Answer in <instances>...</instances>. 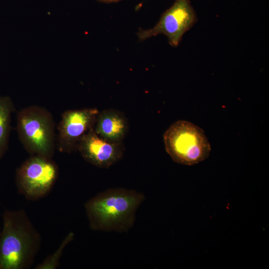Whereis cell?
<instances>
[{"label":"cell","instance_id":"9c48e42d","mask_svg":"<svg viewBox=\"0 0 269 269\" xmlns=\"http://www.w3.org/2000/svg\"><path fill=\"white\" fill-rule=\"evenodd\" d=\"M128 129V122L125 114L114 109L99 112L93 127L94 131L99 136L117 143L123 142Z\"/></svg>","mask_w":269,"mask_h":269},{"label":"cell","instance_id":"5b68a950","mask_svg":"<svg viewBox=\"0 0 269 269\" xmlns=\"http://www.w3.org/2000/svg\"><path fill=\"white\" fill-rule=\"evenodd\" d=\"M58 172L57 164L51 158L31 155L16 171L18 191L28 200L40 199L51 191Z\"/></svg>","mask_w":269,"mask_h":269},{"label":"cell","instance_id":"7a4b0ae2","mask_svg":"<svg viewBox=\"0 0 269 269\" xmlns=\"http://www.w3.org/2000/svg\"><path fill=\"white\" fill-rule=\"evenodd\" d=\"M0 235V269H26L32 265L40 235L23 209L5 211Z\"/></svg>","mask_w":269,"mask_h":269},{"label":"cell","instance_id":"277c9868","mask_svg":"<svg viewBox=\"0 0 269 269\" xmlns=\"http://www.w3.org/2000/svg\"><path fill=\"white\" fill-rule=\"evenodd\" d=\"M166 151L178 163L191 165L206 159L211 146L200 127L188 121L179 120L163 134Z\"/></svg>","mask_w":269,"mask_h":269},{"label":"cell","instance_id":"8992f818","mask_svg":"<svg viewBox=\"0 0 269 269\" xmlns=\"http://www.w3.org/2000/svg\"><path fill=\"white\" fill-rule=\"evenodd\" d=\"M197 20L195 10L189 0H175L172 5L162 14L154 26L148 29H140L137 36L142 41L162 34L167 37L171 46L177 47L184 34Z\"/></svg>","mask_w":269,"mask_h":269},{"label":"cell","instance_id":"8fae6325","mask_svg":"<svg viewBox=\"0 0 269 269\" xmlns=\"http://www.w3.org/2000/svg\"><path fill=\"white\" fill-rule=\"evenodd\" d=\"M74 234L69 233L63 239L58 248L52 255L48 256L41 263L37 265L36 269H55L59 265V261L67 245L74 239Z\"/></svg>","mask_w":269,"mask_h":269},{"label":"cell","instance_id":"7c38bea8","mask_svg":"<svg viewBox=\"0 0 269 269\" xmlns=\"http://www.w3.org/2000/svg\"><path fill=\"white\" fill-rule=\"evenodd\" d=\"M98 0L101 2H105V3H113V2H117L120 1L121 0Z\"/></svg>","mask_w":269,"mask_h":269},{"label":"cell","instance_id":"ba28073f","mask_svg":"<svg viewBox=\"0 0 269 269\" xmlns=\"http://www.w3.org/2000/svg\"><path fill=\"white\" fill-rule=\"evenodd\" d=\"M83 158L100 168H109L123 157V142H113L99 136L92 128L81 139L77 149Z\"/></svg>","mask_w":269,"mask_h":269},{"label":"cell","instance_id":"52a82bcc","mask_svg":"<svg viewBox=\"0 0 269 269\" xmlns=\"http://www.w3.org/2000/svg\"><path fill=\"white\" fill-rule=\"evenodd\" d=\"M99 112L96 108L65 111L57 127V149L64 153L77 150L82 138L93 128Z\"/></svg>","mask_w":269,"mask_h":269},{"label":"cell","instance_id":"30bf717a","mask_svg":"<svg viewBox=\"0 0 269 269\" xmlns=\"http://www.w3.org/2000/svg\"><path fill=\"white\" fill-rule=\"evenodd\" d=\"M14 110V105L8 96L0 97V158L8 148L11 116Z\"/></svg>","mask_w":269,"mask_h":269},{"label":"cell","instance_id":"3957f363","mask_svg":"<svg viewBox=\"0 0 269 269\" xmlns=\"http://www.w3.org/2000/svg\"><path fill=\"white\" fill-rule=\"evenodd\" d=\"M55 123L46 109L30 106L17 115V132L23 147L31 155L52 158L56 147Z\"/></svg>","mask_w":269,"mask_h":269},{"label":"cell","instance_id":"6da1fadb","mask_svg":"<svg viewBox=\"0 0 269 269\" xmlns=\"http://www.w3.org/2000/svg\"><path fill=\"white\" fill-rule=\"evenodd\" d=\"M145 199L143 193L124 188H109L98 193L84 205L90 228L103 232H128Z\"/></svg>","mask_w":269,"mask_h":269}]
</instances>
